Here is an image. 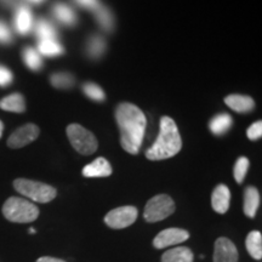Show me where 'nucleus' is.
Here are the masks:
<instances>
[{
	"label": "nucleus",
	"mask_w": 262,
	"mask_h": 262,
	"mask_svg": "<svg viewBox=\"0 0 262 262\" xmlns=\"http://www.w3.org/2000/svg\"><path fill=\"white\" fill-rule=\"evenodd\" d=\"M111 173H112V166L104 158L95 159L83 169L85 178H107Z\"/></svg>",
	"instance_id": "obj_12"
},
{
	"label": "nucleus",
	"mask_w": 262,
	"mask_h": 262,
	"mask_svg": "<svg viewBox=\"0 0 262 262\" xmlns=\"http://www.w3.org/2000/svg\"><path fill=\"white\" fill-rule=\"evenodd\" d=\"M117 123L120 129V143L130 155H137L142 145L146 130V117L133 103H120L116 111Z\"/></svg>",
	"instance_id": "obj_1"
},
{
	"label": "nucleus",
	"mask_w": 262,
	"mask_h": 262,
	"mask_svg": "<svg viewBox=\"0 0 262 262\" xmlns=\"http://www.w3.org/2000/svg\"><path fill=\"white\" fill-rule=\"evenodd\" d=\"M162 262H193V253L186 247L170 249L163 254Z\"/></svg>",
	"instance_id": "obj_15"
},
{
	"label": "nucleus",
	"mask_w": 262,
	"mask_h": 262,
	"mask_svg": "<svg viewBox=\"0 0 262 262\" xmlns=\"http://www.w3.org/2000/svg\"><path fill=\"white\" fill-rule=\"evenodd\" d=\"M0 108L8 112H16V113H22L25 112L26 104L25 100L22 97L21 94H12L10 96H6L0 101Z\"/></svg>",
	"instance_id": "obj_17"
},
{
	"label": "nucleus",
	"mask_w": 262,
	"mask_h": 262,
	"mask_svg": "<svg viewBox=\"0 0 262 262\" xmlns=\"http://www.w3.org/2000/svg\"><path fill=\"white\" fill-rule=\"evenodd\" d=\"M214 262H238V250L227 238H219L215 242Z\"/></svg>",
	"instance_id": "obj_10"
},
{
	"label": "nucleus",
	"mask_w": 262,
	"mask_h": 262,
	"mask_svg": "<svg viewBox=\"0 0 262 262\" xmlns=\"http://www.w3.org/2000/svg\"><path fill=\"white\" fill-rule=\"evenodd\" d=\"M232 125V118L227 113H221L216 116L210 122V130L215 135H222Z\"/></svg>",
	"instance_id": "obj_19"
},
{
	"label": "nucleus",
	"mask_w": 262,
	"mask_h": 262,
	"mask_svg": "<svg viewBox=\"0 0 262 262\" xmlns=\"http://www.w3.org/2000/svg\"><path fill=\"white\" fill-rule=\"evenodd\" d=\"M189 238V233L186 229L181 228H168L158 233L153 241V245L157 249H164L172 245L181 244Z\"/></svg>",
	"instance_id": "obj_8"
},
{
	"label": "nucleus",
	"mask_w": 262,
	"mask_h": 262,
	"mask_svg": "<svg viewBox=\"0 0 262 262\" xmlns=\"http://www.w3.org/2000/svg\"><path fill=\"white\" fill-rule=\"evenodd\" d=\"M10 40H11V33H10L8 26L0 21V42H9Z\"/></svg>",
	"instance_id": "obj_31"
},
{
	"label": "nucleus",
	"mask_w": 262,
	"mask_h": 262,
	"mask_svg": "<svg viewBox=\"0 0 262 262\" xmlns=\"http://www.w3.org/2000/svg\"><path fill=\"white\" fill-rule=\"evenodd\" d=\"M14 187L22 195L27 196L28 199L37 203H49L57 194L56 189L52 186L27 179L15 180Z\"/></svg>",
	"instance_id": "obj_4"
},
{
	"label": "nucleus",
	"mask_w": 262,
	"mask_h": 262,
	"mask_svg": "<svg viewBox=\"0 0 262 262\" xmlns=\"http://www.w3.org/2000/svg\"><path fill=\"white\" fill-rule=\"evenodd\" d=\"M39 51L45 56H58L63 52V48L56 40H40Z\"/></svg>",
	"instance_id": "obj_23"
},
{
	"label": "nucleus",
	"mask_w": 262,
	"mask_h": 262,
	"mask_svg": "<svg viewBox=\"0 0 262 262\" xmlns=\"http://www.w3.org/2000/svg\"><path fill=\"white\" fill-rule=\"evenodd\" d=\"M229 202H231V192L227 186L219 185L212 192L211 205L214 210L219 214H225L229 208Z\"/></svg>",
	"instance_id": "obj_11"
},
{
	"label": "nucleus",
	"mask_w": 262,
	"mask_h": 262,
	"mask_svg": "<svg viewBox=\"0 0 262 262\" xmlns=\"http://www.w3.org/2000/svg\"><path fill=\"white\" fill-rule=\"evenodd\" d=\"M35 31L40 40H56V29L47 19H40Z\"/></svg>",
	"instance_id": "obj_21"
},
{
	"label": "nucleus",
	"mask_w": 262,
	"mask_h": 262,
	"mask_svg": "<svg viewBox=\"0 0 262 262\" xmlns=\"http://www.w3.org/2000/svg\"><path fill=\"white\" fill-rule=\"evenodd\" d=\"M104 48H106V42H104L103 38L98 37V35L91 38L89 44H88V51H89L91 57H100L103 54Z\"/></svg>",
	"instance_id": "obj_25"
},
{
	"label": "nucleus",
	"mask_w": 262,
	"mask_h": 262,
	"mask_svg": "<svg viewBox=\"0 0 262 262\" xmlns=\"http://www.w3.org/2000/svg\"><path fill=\"white\" fill-rule=\"evenodd\" d=\"M75 2H77V4L83 6V8L91 9V10L97 9L98 6H100L98 5V0H75Z\"/></svg>",
	"instance_id": "obj_32"
},
{
	"label": "nucleus",
	"mask_w": 262,
	"mask_h": 262,
	"mask_svg": "<svg viewBox=\"0 0 262 262\" xmlns=\"http://www.w3.org/2000/svg\"><path fill=\"white\" fill-rule=\"evenodd\" d=\"M31 2H33V3H41L42 0H31Z\"/></svg>",
	"instance_id": "obj_36"
},
{
	"label": "nucleus",
	"mask_w": 262,
	"mask_h": 262,
	"mask_svg": "<svg viewBox=\"0 0 262 262\" xmlns=\"http://www.w3.org/2000/svg\"><path fill=\"white\" fill-rule=\"evenodd\" d=\"M29 233L34 234V233H35V229H34V228H29Z\"/></svg>",
	"instance_id": "obj_35"
},
{
	"label": "nucleus",
	"mask_w": 262,
	"mask_h": 262,
	"mask_svg": "<svg viewBox=\"0 0 262 262\" xmlns=\"http://www.w3.org/2000/svg\"><path fill=\"white\" fill-rule=\"evenodd\" d=\"M139 211L135 206H120L111 210L104 217L107 226L114 229H122L129 227L136 221Z\"/></svg>",
	"instance_id": "obj_7"
},
{
	"label": "nucleus",
	"mask_w": 262,
	"mask_h": 262,
	"mask_svg": "<svg viewBox=\"0 0 262 262\" xmlns=\"http://www.w3.org/2000/svg\"><path fill=\"white\" fill-rule=\"evenodd\" d=\"M247 135L251 141L260 139L262 135V124L261 122H255L253 125L249 127L247 131Z\"/></svg>",
	"instance_id": "obj_29"
},
{
	"label": "nucleus",
	"mask_w": 262,
	"mask_h": 262,
	"mask_svg": "<svg viewBox=\"0 0 262 262\" xmlns=\"http://www.w3.org/2000/svg\"><path fill=\"white\" fill-rule=\"evenodd\" d=\"M3 130H4V124L0 122V137L3 135Z\"/></svg>",
	"instance_id": "obj_34"
},
{
	"label": "nucleus",
	"mask_w": 262,
	"mask_h": 262,
	"mask_svg": "<svg viewBox=\"0 0 262 262\" xmlns=\"http://www.w3.org/2000/svg\"><path fill=\"white\" fill-rule=\"evenodd\" d=\"M83 90L86 96L93 98L95 101H103L104 100V93L100 86L94 83H88L83 86Z\"/></svg>",
	"instance_id": "obj_28"
},
{
	"label": "nucleus",
	"mask_w": 262,
	"mask_h": 262,
	"mask_svg": "<svg viewBox=\"0 0 262 262\" xmlns=\"http://www.w3.org/2000/svg\"><path fill=\"white\" fill-rule=\"evenodd\" d=\"M95 16H96L97 22L100 24L101 27L106 31H112L113 28V16L111 11L104 6H98L95 9Z\"/></svg>",
	"instance_id": "obj_22"
},
{
	"label": "nucleus",
	"mask_w": 262,
	"mask_h": 262,
	"mask_svg": "<svg viewBox=\"0 0 262 262\" xmlns=\"http://www.w3.org/2000/svg\"><path fill=\"white\" fill-rule=\"evenodd\" d=\"M51 83L55 88H71L74 83L73 77L68 73H56L51 77Z\"/></svg>",
	"instance_id": "obj_27"
},
{
	"label": "nucleus",
	"mask_w": 262,
	"mask_h": 262,
	"mask_svg": "<svg viewBox=\"0 0 262 262\" xmlns=\"http://www.w3.org/2000/svg\"><path fill=\"white\" fill-rule=\"evenodd\" d=\"M12 81V73L4 66H0V86H6Z\"/></svg>",
	"instance_id": "obj_30"
},
{
	"label": "nucleus",
	"mask_w": 262,
	"mask_h": 262,
	"mask_svg": "<svg viewBox=\"0 0 262 262\" xmlns=\"http://www.w3.org/2000/svg\"><path fill=\"white\" fill-rule=\"evenodd\" d=\"M249 169V160L245 157H241L237 160L234 165V179L238 183H242L244 181L245 175H247Z\"/></svg>",
	"instance_id": "obj_26"
},
{
	"label": "nucleus",
	"mask_w": 262,
	"mask_h": 262,
	"mask_svg": "<svg viewBox=\"0 0 262 262\" xmlns=\"http://www.w3.org/2000/svg\"><path fill=\"white\" fill-rule=\"evenodd\" d=\"M181 147L182 140L175 122L171 118L163 117L160 120L159 135L153 146L147 149L146 157L150 160L168 159L178 155Z\"/></svg>",
	"instance_id": "obj_2"
},
{
	"label": "nucleus",
	"mask_w": 262,
	"mask_h": 262,
	"mask_svg": "<svg viewBox=\"0 0 262 262\" xmlns=\"http://www.w3.org/2000/svg\"><path fill=\"white\" fill-rule=\"evenodd\" d=\"M54 15L56 16V18L58 21H61L62 24L67 26H72L75 24L74 11L70 8V6H67L66 4H61V3H58V4L55 5Z\"/></svg>",
	"instance_id": "obj_20"
},
{
	"label": "nucleus",
	"mask_w": 262,
	"mask_h": 262,
	"mask_svg": "<svg viewBox=\"0 0 262 262\" xmlns=\"http://www.w3.org/2000/svg\"><path fill=\"white\" fill-rule=\"evenodd\" d=\"M67 135L71 145L74 147L80 155L90 156L97 149L96 137L79 124H71L67 127Z\"/></svg>",
	"instance_id": "obj_5"
},
{
	"label": "nucleus",
	"mask_w": 262,
	"mask_h": 262,
	"mask_svg": "<svg viewBox=\"0 0 262 262\" xmlns=\"http://www.w3.org/2000/svg\"><path fill=\"white\" fill-rule=\"evenodd\" d=\"M225 102L235 112L241 113L250 112L255 106L253 98L249 96H242V95H229L225 98Z\"/></svg>",
	"instance_id": "obj_13"
},
{
	"label": "nucleus",
	"mask_w": 262,
	"mask_h": 262,
	"mask_svg": "<svg viewBox=\"0 0 262 262\" xmlns=\"http://www.w3.org/2000/svg\"><path fill=\"white\" fill-rule=\"evenodd\" d=\"M260 205V194L255 187H248L244 193V214L248 217H255Z\"/></svg>",
	"instance_id": "obj_14"
},
{
	"label": "nucleus",
	"mask_w": 262,
	"mask_h": 262,
	"mask_svg": "<svg viewBox=\"0 0 262 262\" xmlns=\"http://www.w3.org/2000/svg\"><path fill=\"white\" fill-rule=\"evenodd\" d=\"M37 262H66V261H63V260H60V258H56V257L44 256V257L38 258Z\"/></svg>",
	"instance_id": "obj_33"
},
{
	"label": "nucleus",
	"mask_w": 262,
	"mask_h": 262,
	"mask_svg": "<svg viewBox=\"0 0 262 262\" xmlns=\"http://www.w3.org/2000/svg\"><path fill=\"white\" fill-rule=\"evenodd\" d=\"M175 211V203L169 195L159 194L149 199L146 204L145 220L147 222H158L169 217Z\"/></svg>",
	"instance_id": "obj_6"
},
{
	"label": "nucleus",
	"mask_w": 262,
	"mask_h": 262,
	"mask_svg": "<svg viewBox=\"0 0 262 262\" xmlns=\"http://www.w3.org/2000/svg\"><path fill=\"white\" fill-rule=\"evenodd\" d=\"M24 60L26 62V64H27L28 67L31 68V70H33V71L40 70L41 66H42V62H41L40 56H39L38 52L35 51L34 49H32V48L25 49V51H24Z\"/></svg>",
	"instance_id": "obj_24"
},
{
	"label": "nucleus",
	"mask_w": 262,
	"mask_h": 262,
	"mask_svg": "<svg viewBox=\"0 0 262 262\" xmlns=\"http://www.w3.org/2000/svg\"><path fill=\"white\" fill-rule=\"evenodd\" d=\"M32 25L33 18L31 11H29V9L26 8V6H21V8L17 10V12H16V29H17V32L21 33V34H27V33L32 29Z\"/></svg>",
	"instance_id": "obj_16"
},
{
	"label": "nucleus",
	"mask_w": 262,
	"mask_h": 262,
	"mask_svg": "<svg viewBox=\"0 0 262 262\" xmlns=\"http://www.w3.org/2000/svg\"><path fill=\"white\" fill-rule=\"evenodd\" d=\"M247 250L256 260H260L262 257V235L258 231H253L248 234L247 241Z\"/></svg>",
	"instance_id": "obj_18"
},
{
	"label": "nucleus",
	"mask_w": 262,
	"mask_h": 262,
	"mask_svg": "<svg viewBox=\"0 0 262 262\" xmlns=\"http://www.w3.org/2000/svg\"><path fill=\"white\" fill-rule=\"evenodd\" d=\"M3 214L6 220L15 222V224H28V222L37 220L39 209L34 203L27 199L11 196L3 206Z\"/></svg>",
	"instance_id": "obj_3"
},
{
	"label": "nucleus",
	"mask_w": 262,
	"mask_h": 262,
	"mask_svg": "<svg viewBox=\"0 0 262 262\" xmlns=\"http://www.w3.org/2000/svg\"><path fill=\"white\" fill-rule=\"evenodd\" d=\"M39 127L34 124H27V125L19 127L12 133V135L9 137L8 146L10 148H21L29 145L39 136Z\"/></svg>",
	"instance_id": "obj_9"
}]
</instances>
